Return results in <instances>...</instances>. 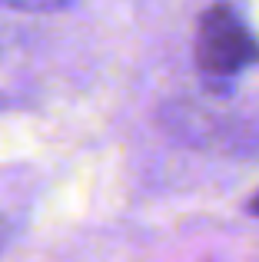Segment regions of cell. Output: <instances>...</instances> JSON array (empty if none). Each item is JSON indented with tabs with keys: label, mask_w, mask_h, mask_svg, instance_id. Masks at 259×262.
<instances>
[{
	"label": "cell",
	"mask_w": 259,
	"mask_h": 262,
	"mask_svg": "<svg viewBox=\"0 0 259 262\" xmlns=\"http://www.w3.org/2000/svg\"><path fill=\"white\" fill-rule=\"evenodd\" d=\"M193 57L203 77L233 80L259 63V40L229 4H213L200 17Z\"/></svg>",
	"instance_id": "1"
},
{
	"label": "cell",
	"mask_w": 259,
	"mask_h": 262,
	"mask_svg": "<svg viewBox=\"0 0 259 262\" xmlns=\"http://www.w3.org/2000/svg\"><path fill=\"white\" fill-rule=\"evenodd\" d=\"M73 0H0L4 10H20V13H57L67 10Z\"/></svg>",
	"instance_id": "2"
},
{
	"label": "cell",
	"mask_w": 259,
	"mask_h": 262,
	"mask_svg": "<svg viewBox=\"0 0 259 262\" xmlns=\"http://www.w3.org/2000/svg\"><path fill=\"white\" fill-rule=\"evenodd\" d=\"M10 232H13V226L7 223L4 216H0V249H4V246H7V239H10Z\"/></svg>",
	"instance_id": "3"
},
{
	"label": "cell",
	"mask_w": 259,
	"mask_h": 262,
	"mask_svg": "<svg viewBox=\"0 0 259 262\" xmlns=\"http://www.w3.org/2000/svg\"><path fill=\"white\" fill-rule=\"evenodd\" d=\"M253 212H256V216H259V196L253 199Z\"/></svg>",
	"instance_id": "4"
}]
</instances>
